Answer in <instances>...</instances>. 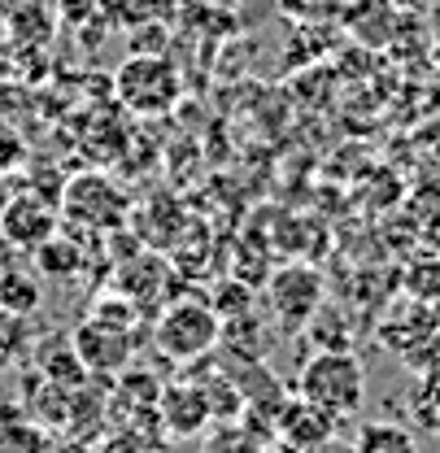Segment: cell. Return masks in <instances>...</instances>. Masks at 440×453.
<instances>
[{
  "label": "cell",
  "mask_w": 440,
  "mask_h": 453,
  "mask_svg": "<svg viewBox=\"0 0 440 453\" xmlns=\"http://www.w3.org/2000/svg\"><path fill=\"white\" fill-rule=\"evenodd\" d=\"M297 396L319 405L331 418H349L367 405V366L349 349H319L301 375H297Z\"/></svg>",
  "instance_id": "cell-1"
},
{
  "label": "cell",
  "mask_w": 440,
  "mask_h": 453,
  "mask_svg": "<svg viewBox=\"0 0 440 453\" xmlns=\"http://www.w3.org/2000/svg\"><path fill=\"white\" fill-rule=\"evenodd\" d=\"M219 340H222V314L210 301L179 296V301H166L162 310L153 314V349L162 353L166 362L192 366V362L210 357Z\"/></svg>",
  "instance_id": "cell-2"
},
{
  "label": "cell",
  "mask_w": 440,
  "mask_h": 453,
  "mask_svg": "<svg viewBox=\"0 0 440 453\" xmlns=\"http://www.w3.org/2000/svg\"><path fill=\"white\" fill-rule=\"evenodd\" d=\"M113 96L127 113H166L174 110V101L183 96V79L179 65L162 53H135L127 57L113 74Z\"/></svg>",
  "instance_id": "cell-3"
},
{
  "label": "cell",
  "mask_w": 440,
  "mask_h": 453,
  "mask_svg": "<svg viewBox=\"0 0 440 453\" xmlns=\"http://www.w3.org/2000/svg\"><path fill=\"white\" fill-rule=\"evenodd\" d=\"M61 219L74 226H92V231H118L131 214L127 192L113 183L110 174H74L61 196H57Z\"/></svg>",
  "instance_id": "cell-4"
},
{
  "label": "cell",
  "mask_w": 440,
  "mask_h": 453,
  "mask_svg": "<svg viewBox=\"0 0 440 453\" xmlns=\"http://www.w3.org/2000/svg\"><path fill=\"white\" fill-rule=\"evenodd\" d=\"M266 310L288 332L314 323V314L323 310V275L314 266H301V262L279 266L275 275L266 280Z\"/></svg>",
  "instance_id": "cell-5"
},
{
  "label": "cell",
  "mask_w": 440,
  "mask_h": 453,
  "mask_svg": "<svg viewBox=\"0 0 440 453\" xmlns=\"http://www.w3.org/2000/svg\"><path fill=\"white\" fill-rule=\"evenodd\" d=\"M57 231H61V210H57V201L40 196L35 188L13 192L0 205V240L18 253H35L44 240H53Z\"/></svg>",
  "instance_id": "cell-6"
},
{
  "label": "cell",
  "mask_w": 440,
  "mask_h": 453,
  "mask_svg": "<svg viewBox=\"0 0 440 453\" xmlns=\"http://www.w3.org/2000/svg\"><path fill=\"white\" fill-rule=\"evenodd\" d=\"M70 340H74V353L83 357L92 380H118L131 366V357H135V332L110 327L101 319H83Z\"/></svg>",
  "instance_id": "cell-7"
},
{
  "label": "cell",
  "mask_w": 440,
  "mask_h": 453,
  "mask_svg": "<svg viewBox=\"0 0 440 453\" xmlns=\"http://www.w3.org/2000/svg\"><path fill=\"white\" fill-rule=\"evenodd\" d=\"M275 432L283 441V449L292 453H323L331 445V432H336V418L323 414L319 405L310 401H283L275 414Z\"/></svg>",
  "instance_id": "cell-8"
},
{
  "label": "cell",
  "mask_w": 440,
  "mask_h": 453,
  "mask_svg": "<svg viewBox=\"0 0 440 453\" xmlns=\"http://www.w3.org/2000/svg\"><path fill=\"white\" fill-rule=\"evenodd\" d=\"M158 418L174 441H188V436L205 432L214 414H210V401L201 393V384H162Z\"/></svg>",
  "instance_id": "cell-9"
},
{
  "label": "cell",
  "mask_w": 440,
  "mask_h": 453,
  "mask_svg": "<svg viewBox=\"0 0 440 453\" xmlns=\"http://www.w3.org/2000/svg\"><path fill=\"white\" fill-rule=\"evenodd\" d=\"M35 275L40 280H61V283H70V280H79V271H83V244H74L70 235H61L57 231L53 240H44L35 253Z\"/></svg>",
  "instance_id": "cell-10"
},
{
  "label": "cell",
  "mask_w": 440,
  "mask_h": 453,
  "mask_svg": "<svg viewBox=\"0 0 440 453\" xmlns=\"http://www.w3.org/2000/svg\"><path fill=\"white\" fill-rule=\"evenodd\" d=\"M40 375L57 384V388H66V393H74V388H83V384H92V375H88V366H83V357L74 353V340H61V344H49V349H40Z\"/></svg>",
  "instance_id": "cell-11"
},
{
  "label": "cell",
  "mask_w": 440,
  "mask_h": 453,
  "mask_svg": "<svg viewBox=\"0 0 440 453\" xmlns=\"http://www.w3.org/2000/svg\"><path fill=\"white\" fill-rule=\"evenodd\" d=\"M349 453H419V441L405 423H392V418H371L358 427L353 436V449Z\"/></svg>",
  "instance_id": "cell-12"
},
{
  "label": "cell",
  "mask_w": 440,
  "mask_h": 453,
  "mask_svg": "<svg viewBox=\"0 0 440 453\" xmlns=\"http://www.w3.org/2000/svg\"><path fill=\"white\" fill-rule=\"evenodd\" d=\"M40 305H44V283H40L35 271H18V266L0 271V310L31 319Z\"/></svg>",
  "instance_id": "cell-13"
},
{
  "label": "cell",
  "mask_w": 440,
  "mask_h": 453,
  "mask_svg": "<svg viewBox=\"0 0 440 453\" xmlns=\"http://www.w3.org/2000/svg\"><path fill=\"white\" fill-rule=\"evenodd\" d=\"M27 349H31V319L0 310V375L13 371L27 357Z\"/></svg>",
  "instance_id": "cell-14"
},
{
  "label": "cell",
  "mask_w": 440,
  "mask_h": 453,
  "mask_svg": "<svg viewBox=\"0 0 440 453\" xmlns=\"http://www.w3.org/2000/svg\"><path fill=\"white\" fill-rule=\"evenodd\" d=\"M0 453H49V436L31 418H0Z\"/></svg>",
  "instance_id": "cell-15"
},
{
  "label": "cell",
  "mask_w": 440,
  "mask_h": 453,
  "mask_svg": "<svg viewBox=\"0 0 440 453\" xmlns=\"http://www.w3.org/2000/svg\"><path fill=\"white\" fill-rule=\"evenodd\" d=\"M96 453H162L158 432H140V427H118L113 436H105Z\"/></svg>",
  "instance_id": "cell-16"
},
{
  "label": "cell",
  "mask_w": 440,
  "mask_h": 453,
  "mask_svg": "<svg viewBox=\"0 0 440 453\" xmlns=\"http://www.w3.org/2000/svg\"><path fill=\"white\" fill-rule=\"evenodd\" d=\"M205 453H262V449H258V441H253L244 427H235V423H231V427H222L219 436L210 441V449Z\"/></svg>",
  "instance_id": "cell-17"
},
{
  "label": "cell",
  "mask_w": 440,
  "mask_h": 453,
  "mask_svg": "<svg viewBox=\"0 0 440 453\" xmlns=\"http://www.w3.org/2000/svg\"><path fill=\"white\" fill-rule=\"evenodd\" d=\"M31 9H53V0H0V22H9L18 13H31Z\"/></svg>",
  "instance_id": "cell-18"
},
{
  "label": "cell",
  "mask_w": 440,
  "mask_h": 453,
  "mask_svg": "<svg viewBox=\"0 0 440 453\" xmlns=\"http://www.w3.org/2000/svg\"><path fill=\"white\" fill-rule=\"evenodd\" d=\"M49 453H96L88 441H79V436H66L61 445H49Z\"/></svg>",
  "instance_id": "cell-19"
},
{
  "label": "cell",
  "mask_w": 440,
  "mask_h": 453,
  "mask_svg": "<svg viewBox=\"0 0 440 453\" xmlns=\"http://www.w3.org/2000/svg\"><path fill=\"white\" fill-rule=\"evenodd\" d=\"M428 349H432V362H440V323H436V336H432V344H428Z\"/></svg>",
  "instance_id": "cell-20"
}]
</instances>
